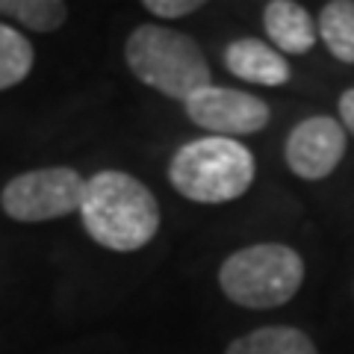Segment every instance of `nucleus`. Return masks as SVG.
I'll use <instances>...</instances> for the list:
<instances>
[{
	"mask_svg": "<svg viewBox=\"0 0 354 354\" xmlns=\"http://www.w3.org/2000/svg\"><path fill=\"white\" fill-rule=\"evenodd\" d=\"M83 227L109 251H139L160 230V204L139 177L127 171H97L86 180L80 201Z\"/></svg>",
	"mask_w": 354,
	"mask_h": 354,
	"instance_id": "1",
	"label": "nucleus"
},
{
	"mask_svg": "<svg viewBox=\"0 0 354 354\" xmlns=\"http://www.w3.org/2000/svg\"><path fill=\"white\" fill-rule=\"evenodd\" d=\"M124 59L139 83L183 104L195 92L213 86L204 50L192 36L177 30H165L157 24L136 27L124 44Z\"/></svg>",
	"mask_w": 354,
	"mask_h": 354,
	"instance_id": "2",
	"label": "nucleus"
},
{
	"mask_svg": "<svg viewBox=\"0 0 354 354\" xmlns=\"http://www.w3.org/2000/svg\"><path fill=\"white\" fill-rule=\"evenodd\" d=\"M169 180L195 204H225L254 183V157L236 139L201 136L186 142L169 162Z\"/></svg>",
	"mask_w": 354,
	"mask_h": 354,
	"instance_id": "3",
	"label": "nucleus"
},
{
	"mask_svg": "<svg viewBox=\"0 0 354 354\" xmlns=\"http://www.w3.org/2000/svg\"><path fill=\"white\" fill-rule=\"evenodd\" d=\"M304 281V260L281 242L239 248L221 263L218 286L230 301L248 310H272L286 304Z\"/></svg>",
	"mask_w": 354,
	"mask_h": 354,
	"instance_id": "4",
	"label": "nucleus"
},
{
	"mask_svg": "<svg viewBox=\"0 0 354 354\" xmlns=\"http://www.w3.org/2000/svg\"><path fill=\"white\" fill-rule=\"evenodd\" d=\"M83 189L86 177L80 171L68 165H50V169L15 174L0 192V207L9 218L39 225L80 209Z\"/></svg>",
	"mask_w": 354,
	"mask_h": 354,
	"instance_id": "5",
	"label": "nucleus"
},
{
	"mask_svg": "<svg viewBox=\"0 0 354 354\" xmlns=\"http://www.w3.org/2000/svg\"><path fill=\"white\" fill-rule=\"evenodd\" d=\"M186 115L198 127L209 130V136H248L269 124V104L239 88L207 86L186 101Z\"/></svg>",
	"mask_w": 354,
	"mask_h": 354,
	"instance_id": "6",
	"label": "nucleus"
},
{
	"mask_svg": "<svg viewBox=\"0 0 354 354\" xmlns=\"http://www.w3.org/2000/svg\"><path fill=\"white\" fill-rule=\"evenodd\" d=\"M348 133L330 115H313L295 124L286 139V165L304 180H322L339 165L346 153Z\"/></svg>",
	"mask_w": 354,
	"mask_h": 354,
	"instance_id": "7",
	"label": "nucleus"
},
{
	"mask_svg": "<svg viewBox=\"0 0 354 354\" xmlns=\"http://www.w3.org/2000/svg\"><path fill=\"white\" fill-rule=\"evenodd\" d=\"M225 65L227 71L245 83H260V86H281L290 80V62L283 59L272 44L260 39H236L227 44L225 50Z\"/></svg>",
	"mask_w": 354,
	"mask_h": 354,
	"instance_id": "8",
	"label": "nucleus"
},
{
	"mask_svg": "<svg viewBox=\"0 0 354 354\" xmlns=\"http://www.w3.org/2000/svg\"><path fill=\"white\" fill-rule=\"evenodd\" d=\"M263 27L266 36L278 48V53H307L316 44L319 32L310 12L301 3L292 0H272L263 9Z\"/></svg>",
	"mask_w": 354,
	"mask_h": 354,
	"instance_id": "9",
	"label": "nucleus"
},
{
	"mask_svg": "<svg viewBox=\"0 0 354 354\" xmlns=\"http://www.w3.org/2000/svg\"><path fill=\"white\" fill-rule=\"evenodd\" d=\"M225 354H319L304 330L290 325H266L234 339Z\"/></svg>",
	"mask_w": 354,
	"mask_h": 354,
	"instance_id": "10",
	"label": "nucleus"
},
{
	"mask_svg": "<svg viewBox=\"0 0 354 354\" xmlns=\"http://www.w3.org/2000/svg\"><path fill=\"white\" fill-rule=\"evenodd\" d=\"M319 36L328 44L330 57L339 62H354V3L330 0L319 12Z\"/></svg>",
	"mask_w": 354,
	"mask_h": 354,
	"instance_id": "11",
	"label": "nucleus"
},
{
	"mask_svg": "<svg viewBox=\"0 0 354 354\" xmlns=\"http://www.w3.org/2000/svg\"><path fill=\"white\" fill-rule=\"evenodd\" d=\"M0 12L21 21L32 32H53L65 24L68 6L59 0H0Z\"/></svg>",
	"mask_w": 354,
	"mask_h": 354,
	"instance_id": "12",
	"label": "nucleus"
},
{
	"mask_svg": "<svg viewBox=\"0 0 354 354\" xmlns=\"http://www.w3.org/2000/svg\"><path fill=\"white\" fill-rule=\"evenodd\" d=\"M32 44L18 30L0 24V92L18 86L32 68Z\"/></svg>",
	"mask_w": 354,
	"mask_h": 354,
	"instance_id": "13",
	"label": "nucleus"
},
{
	"mask_svg": "<svg viewBox=\"0 0 354 354\" xmlns=\"http://www.w3.org/2000/svg\"><path fill=\"white\" fill-rule=\"evenodd\" d=\"M142 6L160 18H183V15L198 12L204 3L201 0H145Z\"/></svg>",
	"mask_w": 354,
	"mask_h": 354,
	"instance_id": "14",
	"label": "nucleus"
},
{
	"mask_svg": "<svg viewBox=\"0 0 354 354\" xmlns=\"http://www.w3.org/2000/svg\"><path fill=\"white\" fill-rule=\"evenodd\" d=\"M339 115H342V127H346V133H354V88L342 92V97H339Z\"/></svg>",
	"mask_w": 354,
	"mask_h": 354,
	"instance_id": "15",
	"label": "nucleus"
}]
</instances>
